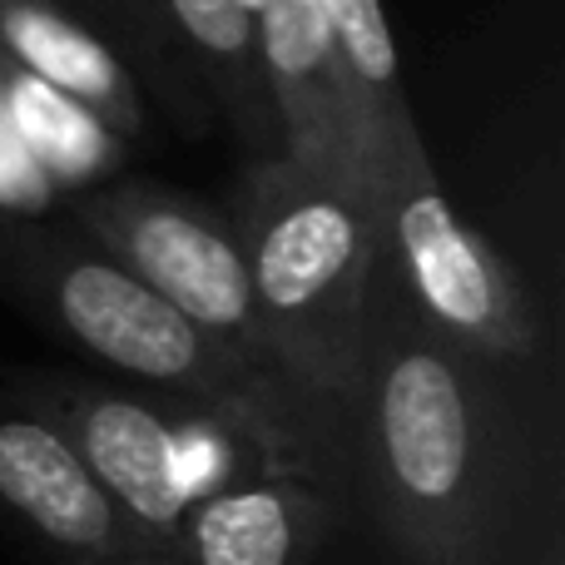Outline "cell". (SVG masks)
Returning <instances> with one entry per match:
<instances>
[{
	"label": "cell",
	"instance_id": "cell-14",
	"mask_svg": "<svg viewBox=\"0 0 565 565\" xmlns=\"http://www.w3.org/2000/svg\"><path fill=\"white\" fill-rule=\"evenodd\" d=\"M55 199V184L25 154V145H20L15 125L6 115V95H0V214H45Z\"/></svg>",
	"mask_w": 565,
	"mask_h": 565
},
{
	"label": "cell",
	"instance_id": "cell-9",
	"mask_svg": "<svg viewBox=\"0 0 565 565\" xmlns=\"http://www.w3.org/2000/svg\"><path fill=\"white\" fill-rule=\"evenodd\" d=\"M332 511L302 471H264L209 491L179 531L189 565H312Z\"/></svg>",
	"mask_w": 565,
	"mask_h": 565
},
{
	"label": "cell",
	"instance_id": "cell-13",
	"mask_svg": "<svg viewBox=\"0 0 565 565\" xmlns=\"http://www.w3.org/2000/svg\"><path fill=\"white\" fill-rule=\"evenodd\" d=\"M159 6L189 35L209 75L218 79V99L238 119V129L254 145H278L274 105H268L264 70H258L254 15H244L234 0H159Z\"/></svg>",
	"mask_w": 565,
	"mask_h": 565
},
{
	"label": "cell",
	"instance_id": "cell-16",
	"mask_svg": "<svg viewBox=\"0 0 565 565\" xmlns=\"http://www.w3.org/2000/svg\"><path fill=\"white\" fill-rule=\"evenodd\" d=\"M234 6H238V10H244V15H254V10H258V6H264V0H234Z\"/></svg>",
	"mask_w": 565,
	"mask_h": 565
},
{
	"label": "cell",
	"instance_id": "cell-15",
	"mask_svg": "<svg viewBox=\"0 0 565 565\" xmlns=\"http://www.w3.org/2000/svg\"><path fill=\"white\" fill-rule=\"evenodd\" d=\"M139 565H189V561L179 556V546H159V551H149Z\"/></svg>",
	"mask_w": 565,
	"mask_h": 565
},
{
	"label": "cell",
	"instance_id": "cell-17",
	"mask_svg": "<svg viewBox=\"0 0 565 565\" xmlns=\"http://www.w3.org/2000/svg\"><path fill=\"white\" fill-rule=\"evenodd\" d=\"M541 565H561V556H556V551H551V556H546V561H541Z\"/></svg>",
	"mask_w": 565,
	"mask_h": 565
},
{
	"label": "cell",
	"instance_id": "cell-2",
	"mask_svg": "<svg viewBox=\"0 0 565 565\" xmlns=\"http://www.w3.org/2000/svg\"><path fill=\"white\" fill-rule=\"evenodd\" d=\"M268 362L292 392L352 402L367 358V292L382 214L362 189L308 174L282 154L258 159L234 194Z\"/></svg>",
	"mask_w": 565,
	"mask_h": 565
},
{
	"label": "cell",
	"instance_id": "cell-5",
	"mask_svg": "<svg viewBox=\"0 0 565 565\" xmlns=\"http://www.w3.org/2000/svg\"><path fill=\"white\" fill-rule=\"evenodd\" d=\"M79 224L109 258H119L129 274L149 282L164 302H174L209 338L274 367L264 352L248 264L228 214L154 184H119L79 199Z\"/></svg>",
	"mask_w": 565,
	"mask_h": 565
},
{
	"label": "cell",
	"instance_id": "cell-4",
	"mask_svg": "<svg viewBox=\"0 0 565 565\" xmlns=\"http://www.w3.org/2000/svg\"><path fill=\"white\" fill-rule=\"evenodd\" d=\"M382 258L407 302L481 362H521L536 352V322L497 248L451 209L422 135L397 139L377 184Z\"/></svg>",
	"mask_w": 565,
	"mask_h": 565
},
{
	"label": "cell",
	"instance_id": "cell-1",
	"mask_svg": "<svg viewBox=\"0 0 565 565\" xmlns=\"http://www.w3.org/2000/svg\"><path fill=\"white\" fill-rule=\"evenodd\" d=\"M377 248L362 358V441L382 526L407 565H497L501 417L481 358L441 338L407 302Z\"/></svg>",
	"mask_w": 565,
	"mask_h": 565
},
{
	"label": "cell",
	"instance_id": "cell-6",
	"mask_svg": "<svg viewBox=\"0 0 565 565\" xmlns=\"http://www.w3.org/2000/svg\"><path fill=\"white\" fill-rule=\"evenodd\" d=\"M254 35L278 125V154L308 174L362 189L377 204L322 0H264L254 10Z\"/></svg>",
	"mask_w": 565,
	"mask_h": 565
},
{
	"label": "cell",
	"instance_id": "cell-3",
	"mask_svg": "<svg viewBox=\"0 0 565 565\" xmlns=\"http://www.w3.org/2000/svg\"><path fill=\"white\" fill-rule=\"evenodd\" d=\"M6 244H15V278L45 302L55 328L85 352L149 387L189 392L209 402L224 422L264 441L282 437L288 382L264 362L244 358L238 348L209 338L174 302L139 282L119 258H109L95 238L75 244L55 234H10Z\"/></svg>",
	"mask_w": 565,
	"mask_h": 565
},
{
	"label": "cell",
	"instance_id": "cell-7",
	"mask_svg": "<svg viewBox=\"0 0 565 565\" xmlns=\"http://www.w3.org/2000/svg\"><path fill=\"white\" fill-rule=\"evenodd\" d=\"M0 507L75 565H125L159 551L89 477L75 441L20 412L0 417Z\"/></svg>",
	"mask_w": 565,
	"mask_h": 565
},
{
	"label": "cell",
	"instance_id": "cell-10",
	"mask_svg": "<svg viewBox=\"0 0 565 565\" xmlns=\"http://www.w3.org/2000/svg\"><path fill=\"white\" fill-rule=\"evenodd\" d=\"M0 60L85 105L119 139L145 135V105L129 65L55 0H0Z\"/></svg>",
	"mask_w": 565,
	"mask_h": 565
},
{
	"label": "cell",
	"instance_id": "cell-11",
	"mask_svg": "<svg viewBox=\"0 0 565 565\" xmlns=\"http://www.w3.org/2000/svg\"><path fill=\"white\" fill-rule=\"evenodd\" d=\"M322 10H328L332 55H338L342 85H348L362 159H367V179H372V194H377L382 169H387L397 139H407L417 129L407 89H402L397 45H392L382 0H322Z\"/></svg>",
	"mask_w": 565,
	"mask_h": 565
},
{
	"label": "cell",
	"instance_id": "cell-8",
	"mask_svg": "<svg viewBox=\"0 0 565 565\" xmlns=\"http://www.w3.org/2000/svg\"><path fill=\"white\" fill-rule=\"evenodd\" d=\"M70 441L85 457L105 497L145 531L154 546H179L189 516L179 477V437L149 402L125 392H89L70 407Z\"/></svg>",
	"mask_w": 565,
	"mask_h": 565
},
{
	"label": "cell",
	"instance_id": "cell-12",
	"mask_svg": "<svg viewBox=\"0 0 565 565\" xmlns=\"http://www.w3.org/2000/svg\"><path fill=\"white\" fill-rule=\"evenodd\" d=\"M0 95H6V115L15 125L25 154L35 159V169L55 184V194L65 189H85L99 174L125 159L129 139H119L109 125H99L85 105L55 95L50 85L20 75L15 65L0 60Z\"/></svg>",
	"mask_w": 565,
	"mask_h": 565
}]
</instances>
